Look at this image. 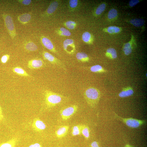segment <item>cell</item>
<instances>
[{"mask_svg":"<svg viewBox=\"0 0 147 147\" xmlns=\"http://www.w3.org/2000/svg\"><path fill=\"white\" fill-rule=\"evenodd\" d=\"M84 96L87 103L91 107H94L98 104L100 97V94L97 89L90 88L85 92Z\"/></svg>","mask_w":147,"mask_h":147,"instance_id":"6da1fadb","label":"cell"},{"mask_svg":"<svg viewBox=\"0 0 147 147\" xmlns=\"http://www.w3.org/2000/svg\"><path fill=\"white\" fill-rule=\"evenodd\" d=\"M114 116L116 118L119 119L127 126L131 128H136L145 125L146 123L145 120H140L133 118H123L114 113Z\"/></svg>","mask_w":147,"mask_h":147,"instance_id":"7a4b0ae2","label":"cell"},{"mask_svg":"<svg viewBox=\"0 0 147 147\" xmlns=\"http://www.w3.org/2000/svg\"><path fill=\"white\" fill-rule=\"evenodd\" d=\"M44 95L45 104L49 108L56 106L60 103L62 100L60 95L50 91H45Z\"/></svg>","mask_w":147,"mask_h":147,"instance_id":"3957f363","label":"cell"},{"mask_svg":"<svg viewBox=\"0 0 147 147\" xmlns=\"http://www.w3.org/2000/svg\"><path fill=\"white\" fill-rule=\"evenodd\" d=\"M2 17L7 31L13 39L16 36L17 33L13 19L10 14L6 13L3 14Z\"/></svg>","mask_w":147,"mask_h":147,"instance_id":"277c9868","label":"cell"},{"mask_svg":"<svg viewBox=\"0 0 147 147\" xmlns=\"http://www.w3.org/2000/svg\"><path fill=\"white\" fill-rule=\"evenodd\" d=\"M78 107L76 105H73L68 107L60 111L62 118L66 120L70 118L77 111Z\"/></svg>","mask_w":147,"mask_h":147,"instance_id":"5b68a950","label":"cell"},{"mask_svg":"<svg viewBox=\"0 0 147 147\" xmlns=\"http://www.w3.org/2000/svg\"><path fill=\"white\" fill-rule=\"evenodd\" d=\"M44 62L41 59H33L28 62L27 67L31 69H39L44 65Z\"/></svg>","mask_w":147,"mask_h":147,"instance_id":"8992f818","label":"cell"},{"mask_svg":"<svg viewBox=\"0 0 147 147\" xmlns=\"http://www.w3.org/2000/svg\"><path fill=\"white\" fill-rule=\"evenodd\" d=\"M32 127L34 129L37 131H41L45 129V123L38 118H36L33 121Z\"/></svg>","mask_w":147,"mask_h":147,"instance_id":"52a82bcc","label":"cell"},{"mask_svg":"<svg viewBox=\"0 0 147 147\" xmlns=\"http://www.w3.org/2000/svg\"><path fill=\"white\" fill-rule=\"evenodd\" d=\"M73 40L71 39L65 40L63 43L64 48L65 50L68 53L72 54L74 53L75 50Z\"/></svg>","mask_w":147,"mask_h":147,"instance_id":"ba28073f","label":"cell"},{"mask_svg":"<svg viewBox=\"0 0 147 147\" xmlns=\"http://www.w3.org/2000/svg\"><path fill=\"white\" fill-rule=\"evenodd\" d=\"M69 128V126L68 125L60 127L56 131V136L60 138L64 137L67 134Z\"/></svg>","mask_w":147,"mask_h":147,"instance_id":"9c48e42d","label":"cell"},{"mask_svg":"<svg viewBox=\"0 0 147 147\" xmlns=\"http://www.w3.org/2000/svg\"><path fill=\"white\" fill-rule=\"evenodd\" d=\"M41 40L43 44L46 48L52 52H55V50L53 44L48 38L42 37L41 38Z\"/></svg>","mask_w":147,"mask_h":147,"instance_id":"30bf717a","label":"cell"},{"mask_svg":"<svg viewBox=\"0 0 147 147\" xmlns=\"http://www.w3.org/2000/svg\"><path fill=\"white\" fill-rule=\"evenodd\" d=\"M31 15L29 13H25L19 15L18 19L21 24L25 25L28 23L31 19Z\"/></svg>","mask_w":147,"mask_h":147,"instance_id":"8fae6325","label":"cell"},{"mask_svg":"<svg viewBox=\"0 0 147 147\" xmlns=\"http://www.w3.org/2000/svg\"><path fill=\"white\" fill-rule=\"evenodd\" d=\"M24 48L26 51L30 52H35L38 49L37 45L31 41L26 42L24 44Z\"/></svg>","mask_w":147,"mask_h":147,"instance_id":"7c38bea8","label":"cell"},{"mask_svg":"<svg viewBox=\"0 0 147 147\" xmlns=\"http://www.w3.org/2000/svg\"><path fill=\"white\" fill-rule=\"evenodd\" d=\"M43 55L44 59L47 60L52 64H58V61L51 54L46 52L43 53Z\"/></svg>","mask_w":147,"mask_h":147,"instance_id":"4fadbf2b","label":"cell"},{"mask_svg":"<svg viewBox=\"0 0 147 147\" xmlns=\"http://www.w3.org/2000/svg\"><path fill=\"white\" fill-rule=\"evenodd\" d=\"M134 93L133 89L130 87H128L123 89L119 94V96L121 98L128 97L132 95Z\"/></svg>","mask_w":147,"mask_h":147,"instance_id":"5bb4252c","label":"cell"},{"mask_svg":"<svg viewBox=\"0 0 147 147\" xmlns=\"http://www.w3.org/2000/svg\"><path fill=\"white\" fill-rule=\"evenodd\" d=\"M13 73L20 76L24 77H30L29 75L24 69L20 67H17L12 69Z\"/></svg>","mask_w":147,"mask_h":147,"instance_id":"9a60e30c","label":"cell"},{"mask_svg":"<svg viewBox=\"0 0 147 147\" xmlns=\"http://www.w3.org/2000/svg\"><path fill=\"white\" fill-rule=\"evenodd\" d=\"M106 55L107 57L111 59H114L117 57L116 51L113 48H109L107 50Z\"/></svg>","mask_w":147,"mask_h":147,"instance_id":"2e32d148","label":"cell"},{"mask_svg":"<svg viewBox=\"0 0 147 147\" xmlns=\"http://www.w3.org/2000/svg\"><path fill=\"white\" fill-rule=\"evenodd\" d=\"M58 6V3L56 1L52 2L49 6L46 11V13L48 14L53 13L56 10Z\"/></svg>","mask_w":147,"mask_h":147,"instance_id":"e0dca14e","label":"cell"},{"mask_svg":"<svg viewBox=\"0 0 147 147\" xmlns=\"http://www.w3.org/2000/svg\"><path fill=\"white\" fill-rule=\"evenodd\" d=\"M76 57L77 59L83 62H88L89 58L88 55L84 52H79L77 54Z\"/></svg>","mask_w":147,"mask_h":147,"instance_id":"ac0fdd59","label":"cell"},{"mask_svg":"<svg viewBox=\"0 0 147 147\" xmlns=\"http://www.w3.org/2000/svg\"><path fill=\"white\" fill-rule=\"evenodd\" d=\"M82 125H78L74 126L72 129V135L73 136L80 135L82 134Z\"/></svg>","mask_w":147,"mask_h":147,"instance_id":"d6986e66","label":"cell"},{"mask_svg":"<svg viewBox=\"0 0 147 147\" xmlns=\"http://www.w3.org/2000/svg\"><path fill=\"white\" fill-rule=\"evenodd\" d=\"M130 23L134 26L139 27L143 26L144 24V20L142 19H131Z\"/></svg>","mask_w":147,"mask_h":147,"instance_id":"ffe728a7","label":"cell"},{"mask_svg":"<svg viewBox=\"0 0 147 147\" xmlns=\"http://www.w3.org/2000/svg\"><path fill=\"white\" fill-rule=\"evenodd\" d=\"M82 134L88 140L90 137V130L89 127L85 125H82L81 130Z\"/></svg>","mask_w":147,"mask_h":147,"instance_id":"44dd1931","label":"cell"},{"mask_svg":"<svg viewBox=\"0 0 147 147\" xmlns=\"http://www.w3.org/2000/svg\"><path fill=\"white\" fill-rule=\"evenodd\" d=\"M132 51V47L130 43H126L124 46L123 51L126 55H129L131 53Z\"/></svg>","mask_w":147,"mask_h":147,"instance_id":"7402d4cb","label":"cell"},{"mask_svg":"<svg viewBox=\"0 0 147 147\" xmlns=\"http://www.w3.org/2000/svg\"><path fill=\"white\" fill-rule=\"evenodd\" d=\"M91 71L94 73H102L105 70L102 67L98 65L92 66L90 68Z\"/></svg>","mask_w":147,"mask_h":147,"instance_id":"603a6c76","label":"cell"},{"mask_svg":"<svg viewBox=\"0 0 147 147\" xmlns=\"http://www.w3.org/2000/svg\"><path fill=\"white\" fill-rule=\"evenodd\" d=\"M107 32L110 34L117 33L120 31V28L117 27L111 26L107 28Z\"/></svg>","mask_w":147,"mask_h":147,"instance_id":"cb8c5ba5","label":"cell"},{"mask_svg":"<svg viewBox=\"0 0 147 147\" xmlns=\"http://www.w3.org/2000/svg\"><path fill=\"white\" fill-rule=\"evenodd\" d=\"M118 13V11L114 9H112L108 13V18L110 19H114L117 16Z\"/></svg>","mask_w":147,"mask_h":147,"instance_id":"d4e9b609","label":"cell"},{"mask_svg":"<svg viewBox=\"0 0 147 147\" xmlns=\"http://www.w3.org/2000/svg\"><path fill=\"white\" fill-rule=\"evenodd\" d=\"M15 143V139H13L8 142L0 145V147H14Z\"/></svg>","mask_w":147,"mask_h":147,"instance_id":"484cf974","label":"cell"},{"mask_svg":"<svg viewBox=\"0 0 147 147\" xmlns=\"http://www.w3.org/2000/svg\"><path fill=\"white\" fill-rule=\"evenodd\" d=\"M106 6L103 3L100 5L97 8L96 11V14L97 15L101 14L105 11Z\"/></svg>","mask_w":147,"mask_h":147,"instance_id":"4316f807","label":"cell"},{"mask_svg":"<svg viewBox=\"0 0 147 147\" xmlns=\"http://www.w3.org/2000/svg\"><path fill=\"white\" fill-rule=\"evenodd\" d=\"M91 34L88 32H84L82 35V39L86 43L89 42L91 39Z\"/></svg>","mask_w":147,"mask_h":147,"instance_id":"83f0119b","label":"cell"},{"mask_svg":"<svg viewBox=\"0 0 147 147\" xmlns=\"http://www.w3.org/2000/svg\"><path fill=\"white\" fill-rule=\"evenodd\" d=\"M76 23L72 21H69L66 23V25L67 27L69 29H74L76 26Z\"/></svg>","mask_w":147,"mask_h":147,"instance_id":"f1b7e54d","label":"cell"},{"mask_svg":"<svg viewBox=\"0 0 147 147\" xmlns=\"http://www.w3.org/2000/svg\"><path fill=\"white\" fill-rule=\"evenodd\" d=\"M60 29L62 32V35L67 36H69L71 35V33L70 32L66 29L62 27Z\"/></svg>","mask_w":147,"mask_h":147,"instance_id":"f546056e","label":"cell"},{"mask_svg":"<svg viewBox=\"0 0 147 147\" xmlns=\"http://www.w3.org/2000/svg\"><path fill=\"white\" fill-rule=\"evenodd\" d=\"M78 1L77 0H71L69 2V5L72 8H74L78 5Z\"/></svg>","mask_w":147,"mask_h":147,"instance_id":"4dcf8cb0","label":"cell"},{"mask_svg":"<svg viewBox=\"0 0 147 147\" xmlns=\"http://www.w3.org/2000/svg\"><path fill=\"white\" fill-rule=\"evenodd\" d=\"M10 58V55H3L1 58V62L5 64L8 61V60Z\"/></svg>","mask_w":147,"mask_h":147,"instance_id":"1f68e13d","label":"cell"},{"mask_svg":"<svg viewBox=\"0 0 147 147\" xmlns=\"http://www.w3.org/2000/svg\"><path fill=\"white\" fill-rule=\"evenodd\" d=\"M18 1L19 3L26 6L29 5L32 2L31 0H19Z\"/></svg>","mask_w":147,"mask_h":147,"instance_id":"d6a6232c","label":"cell"},{"mask_svg":"<svg viewBox=\"0 0 147 147\" xmlns=\"http://www.w3.org/2000/svg\"><path fill=\"white\" fill-rule=\"evenodd\" d=\"M140 2L138 0H131L129 3V6L131 7H133Z\"/></svg>","mask_w":147,"mask_h":147,"instance_id":"836d02e7","label":"cell"},{"mask_svg":"<svg viewBox=\"0 0 147 147\" xmlns=\"http://www.w3.org/2000/svg\"><path fill=\"white\" fill-rule=\"evenodd\" d=\"M91 145V147H99L98 143L96 141L92 142Z\"/></svg>","mask_w":147,"mask_h":147,"instance_id":"e575fe53","label":"cell"},{"mask_svg":"<svg viewBox=\"0 0 147 147\" xmlns=\"http://www.w3.org/2000/svg\"><path fill=\"white\" fill-rule=\"evenodd\" d=\"M4 118L2 108L0 106V121L2 120Z\"/></svg>","mask_w":147,"mask_h":147,"instance_id":"d590c367","label":"cell"},{"mask_svg":"<svg viewBox=\"0 0 147 147\" xmlns=\"http://www.w3.org/2000/svg\"><path fill=\"white\" fill-rule=\"evenodd\" d=\"M29 147H42V146L39 144L36 143L31 145Z\"/></svg>","mask_w":147,"mask_h":147,"instance_id":"8d00e7d4","label":"cell"},{"mask_svg":"<svg viewBox=\"0 0 147 147\" xmlns=\"http://www.w3.org/2000/svg\"><path fill=\"white\" fill-rule=\"evenodd\" d=\"M125 147H133V146L129 144H127L125 145Z\"/></svg>","mask_w":147,"mask_h":147,"instance_id":"74e56055","label":"cell"}]
</instances>
